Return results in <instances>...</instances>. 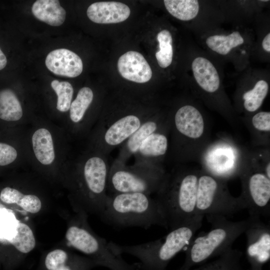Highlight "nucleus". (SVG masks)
Listing matches in <instances>:
<instances>
[{"label":"nucleus","mask_w":270,"mask_h":270,"mask_svg":"<svg viewBox=\"0 0 270 270\" xmlns=\"http://www.w3.org/2000/svg\"><path fill=\"white\" fill-rule=\"evenodd\" d=\"M32 11L38 20L52 26H60L66 19V10L58 0H36Z\"/></svg>","instance_id":"nucleus-20"},{"label":"nucleus","mask_w":270,"mask_h":270,"mask_svg":"<svg viewBox=\"0 0 270 270\" xmlns=\"http://www.w3.org/2000/svg\"><path fill=\"white\" fill-rule=\"evenodd\" d=\"M244 192L241 196L250 216H268L270 212V179L264 173L256 172L246 176Z\"/></svg>","instance_id":"nucleus-10"},{"label":"nucleus","mask_w":270,"mask_h":270,"mask_svg":"<svg viewBox=\"0 0 270 270\" xmlns=\"http://www.w3.org/2000/svg\"><path fill=\"white\" fill-rule=\"evenodd\" d=\"M164 3L171 15L183 21L195 18L200 10L199 2L196 0H164Z\"/></svg>","instance_id":"nucleus-25"},{"label":"nucleus","mask_w":270,"mask_h":270,"mask_svg":"<svg viewBox=\"0 0 270 270\" xmlns=\"http://www.w3.org/2000/svg\"><path fill=\"white\" fill-rule=\"evenodd\" d=\"M252 220L244 232L246 238V256L248 270H262L270 258V227L260 217L250 216Z\"/></svg>","instance_id":"nucleus-9"},{"label":"nucleus","mask_w":270,"mask_h":270,"mask_svg":"<svg viewBox=\"0 0 270 270\" xmlns=\"http://www.w3.org/2000/svg\"><path fill=\"white\" fill-rule=\"evenodd\" d=\"M244 42L240 32L234 31L228 35L214 34L208 37L206 40L207 46L213 52L226 55L232 50Z\"/></svg>","instance_id":"nucleus-23"},{"label":"nucleus","mask_w":270,"mask_h":270,"mask_svg":"<svg viewBox=\"0 0 270 270\" xmlns=\"http://www.w3.org/2000/svg\"><path fill=\"white\" fill-rule=\"evenodd\" d=\"M252 124L257 130L269 132L270 131V112H260L254 114L252 118Z\"/></svg>","instance_id":"nucleus-31"},{"label":"nucleus","mask_w":270,"mask_h":270,"mask_svg":"<svg viewBox=\"0 0 270 270\" xmlns=\"http://www.w3.org/2000/svg\"><path fill=\"white\" fill-rule=\"evenodd\" d=\"M165 177L159 166L113 162L110 168L107 190L111 194L140 192L150 195L158 190Z\"/></svg>","instance_id":"nucleus-7"},{"label":"nucleus","mask_w":270,"mask_h":270,"mask_svg":"<svg viewBox=\"0 0 270 270\" xmlns=\"http://www.w3.org/2000/svg\"><path fill=\"white\" fill-rule=\"evenodd\" d=\"M94 98V94L90 88L84 86L78 90L70 108V118L73 124L78 125L83 124L87 110Z\"/></svg>","instance_id":"nucleus-24"},{"label":"nucleus","mask_w":270,"mask_h":270,"mask_svg":"<svg viewBox=\"0 0 270 270\" xmlns=\"http://www.w3.org/2000/svg\"><path fill=\"white\" fill-rule=\"evenodd\" d=\"M99 217L104 222L116 228L148 229L158 226L168 229L156 200L144 193L108 194L104 208Z\"/></svg>","instance_id":"nucleus-3"},{"label":"nucleus","mask_w":270,"mask_h":270,"mask_svg":"<svg viewBox=\"0 0 270 270\" xmlns=\"http://www.w3.org/2000/svg\"><path fill=\"white\" fill-rule=\"evenodd\" d=\"M70 180V200L75 213L99 216L108 196L107 156L95 151L86 158Z\"/></svg>","instance_id":"nucleus-1"},{"label":"nucleus","mask_w":270,"mask_h":270,"mask_svg":"<svg viewBox=\"0 0 270 270\" xmlns=\"http://www.w3.org/2000/svg\"><path fill=\"white\" fill-rule=\"evenodd\" d=\"M198 178V174L194 173L178 172L166 176L155 199L168 229L181 226L200 216L196 214Z\"/></svg>","instance_id":"nucleus-5"},{"label":"nucleus","mask_w":270,"mask_h":270,"mask_svg":"<svg viewBox=\"0 0 270 270\" xmlns=\"http://www.w3.org/2000/svg\"><path fill=\"white\" fill-rule=\"evenodd\" d=\"M223 184L210 175L198 176L196 193V214H218L224 216L236 214L246 206L242 197L234 198Z\"/></svg>","instance_id":"nucleus-8"},{"label":"nucleus","mask_w":270,"mask_h":270,"mask_svg":"<svg viewBox=\"0 0 270 270\" xmlns=\"http://www.w3.org/2000/svg\"><path fill=\"white\" fill-rule=\"evenodd\" d=\"M262 47L267 52H270V34L268 32L263 38Z\"/></svg>","instance_id":"nucleus-32"},{"label":"nucleus","mask_w":270,"mask_h":270,"mask_svg":"<svg viewBox=\"0 0 270 270\" xmlns=\"http://www.w3.org/2000/svg\"><path fill=\"white\" fill-rule=\"evenodd\" d=\"M51 86L57 95V110L62 112L70 110L74 94V88L68 82H60L54 80L51 82Z\"/></svg>","instance_id":"nucleus-29"},{"label":"nucleus","mask_w":270,"mask_h":270,"mask_svg":"<svg viewBox=\"0 0 270 270\" xmlns=\"http://www.w3.org/2000/svg\"><path fill=\"white\" fill-rule=\"evenodd\" d=\"M242 253L232 248L210 263L188 270H242L240 260Z\"/></svg>","instance_id":"nucleus-26"},{"label":"nucleus","mask_w":270,"mask_h":270,"mask_svg":"<svg viewBox=\"0 0 270 270\" xmlns=\"http://www.w3.org/2000/svg\"><path fill=\"white\" fill-rule=\"evenodd\" d=\"M268 91V84L264 80H259L253 88L244 92L242 96L244 106L249 112L258 110L262 106Z\"/></svg>","instance_id":"nucleus-27"},{"label":"nucleus","mask_w":270,"mask_h":270,"mask_svg":"<svg viewBox=\"0 0 270 270\" xmlns=\"http://www.w3.org/2000/svg\"><path fill=\"white\" fill-rule=\"evenodd\" d=\"M7 64L6 56L0 48V70L5 68Z\"/></svg>","instance_id":"nucleus-33"},{"label":"nucleus","mask_w":270,"mask_h":270,"mask_svg":"<svg viewBox=\"0 0 270 270\" xmlns=\"http://www.w3.org/2000/svg\"><path fill=\"white\" fill-rule=\"evenodd\" d=\"M21 104L14 91L9 88L0 90V119L6 122H14L22 116Z\"/></svg>","instance_id":"nucleus-22"},{"label":"nucleus","mask_w":270,"mask_h":270,"mask_svg":"<svg viewBox=\"0 0 270 270\" xmlns=\"http://www.w3.org/2000/svg\"></svg>","instance_id":"nucleus-35"},{"label":"nucleus","mask_w":270,"mask_h":270,"mask_svg":"<svg viewBox=\"0 0 270 270\" xmlns=\"http://www.w3.org/2000/svg\"><path fill=\"white\" fill-rule=\"evenodd\" d=\"M174 125L180 134L189 138H198L204 131V121L199 110L191 105L180 108L174 116Z\"/></svg>","instance_id":"nucleus-15"},{"label":"nucleus","mask_w":270,"mask_h":270,"mask_svg":"<svg viewBox=\"0 0 270 270\" xmlns=\"http://www.w3.org/2000/svg\"><path fill=\"white\" fill-rule=\"evenodd\" d=\"M88 218L86 214L79 212L68 218L64 245L82 252L98 266L110 270H136L134 264L126 262L122 255L115 254L108 242L92 230Z\"/></svg>","instance_id":"nucleus-6"},{"label":"nucleus","mask_w":270,"mask_h":270,"mask_svg":"<svg viewBox=\"0 0 270 270\" xmlns=\"http://www.w3.org/2000/svg\"><path fill=\"white\" fill-rule=\"evenodd\" d=\"M32 144L34 156L42 164L46 166L53 163L55 159L53 138L47 128L37 129L32 136Z\"/></svg>","instance_id":"nucleus-21"},{"label":"nucleus","mask_w":270,"mask_h":270,"mask_svg":"<svg viewBox=\"0 0 270 270\" xmlns=\"http://www.w3.org/2000/svg\"><path fill=\"white\" fill-rule=\"evenodd\" d=\"M118 68L125 79L142 84L148 82L152 70L148 62L140 53L133 50L122 55L118 62Z\"/></svg>","instance_id":"nucleus-13"},{"label":"nucleus","mask_w":270,"mask_h":270,"mask_svg":"<svg viewBox=\"0 0 270 270\" xmlns=\"http://www.w3.org/2000/svg\"><path fill=\"white\" fill-rule=\"evenodd\" d=\"M130 10L126 4L117 2H100L90 4L86 14L92 22L101 24H116L126 20Z\"/></svg>","instance_id":"nucleus-14"},{"label":"nucleus","mask_w":270,"mask_h":270,"mask_svg":"<svg viewBox=\"0 0 270 270\" xmlns=\"http://www.w3.org/2000/svg\"><path fill=\"white\" fill-rule=\"evenodd\" d=\"M161 122L156 118L150 116L120 146L119 153L114 162L126 164L130 157L136 153L143 141L161 128Z\"/></svg>","instance_id":"nucleus-17"},{"label":"nucleus","mask_w":270,"mask_h":270,"mask_svg":"<svg viewBox=\"0 0 270 270\" xmlns=\"http://www.w3.org/2000/svg\"><path fill=\"white\" fill-rule=\"evenodd\" d=\"M97 264L65 246L52 248L42 256L36 270H91Z\"/></svg>","instance_id":"nucleus-11"},{"label":"nucleus","mask_w":270,"mask_h":270,"mask_svg":"<svg viewBox=\"0 0 270 270\" xmlns=\"http://www.w3.org/2000/svg\"><path fill=\"white\" fill-rule=\"evenodd\" d=\"M16 150L12 145L0 142V166H6L14 162L18 157Z\"/></svg>","instance_id":"nucleus-30"},{"label":"nucleus","mask_w":270,"mask_h":270,"mask_svg":"<svg viewBox=\"0 0 270 270\" xmlns=\"http://www.w3.org/2000/svg\"><path fill=\"white\" fill-rule=\"evenodd\" d=\"M212 228L192 239L184 249L186 258L178 270H188L214 256H220L232 248L234 242L250 224L252 217L232 222L218 214L206 215Z\"/></svg>","instance_id":"nucleus-4"},{"label":"nucleus","mask_w":270,"mask_h":270,"mask_svg":"<svg viewBox=\"0 0 270 270\" xmlns=\"http://www.w3.org/2000/svg\"><path fill=\"white\" fill-rule=\"evenodd\" d=\"M45 64L53 74L68 78H75L82 72L80 58L74 52L66 48L52 50L46 56Z\"/></svg>","instance_id":"nucleus-12"},{"label":"nucleus","mask_w":270,"mask_h":270,"mask_svg":"<svg viewBox=\"0 0 270 270\" xmlns=\"http://www.w3.org/2000/svg\"><path fill=\"white\" fill-rule=\"evenodd\" d=\"M194 77L198 86L208 92H216L220 88V78L216 67L206 58L198 56L192 64Z\"/></svg>","instance_id":"nucleus-19"},{"label":"nucleus","mask_w":270,"mask_h":270,"mask_svg":"<svg viewBox=\"0 0 270 270\" xmlns=\"http://www.w3.org/2000/svg\"><path fill=\"white\" fill-rule=\"evenodd\" d=\"M204 216H198L192 222L170 230L164 236L141 244L123 246L112 241L108 242L116 254L132 255L139 260L134 264L136 270H167L170 261L185 249L201 227Z\"/></svg>","instance_id":"nucleus-2"},{"label":"nucleus","mask_w":270,"mask_h":270,"mask_svg":"<svg viewBox=\"0 0 270 270\" xmlns=\"http://www.w3.org/2000/svg\"><path fill=\"white\" fill-rule=\"evenodd\" d=\"M0 200L6 204L15 205L22 214L36 215L42 210V199L34 194L24 193L9 186L2 188L0 192Z\"/></svg>","instance_id":"nucleus-18"},{"label":"nucleus","mask_w":270,"mask_h":270,"mask_svg":"<svg viewBox=\"0 0 270 270\" xmlns=\"http://www.w3.org/2000/svg\"><path fill=\"white\" fill-rule=\"evenodd\" d=\"M265 175L270 179V163L268 162L266 166L265 172L264 173Z\"/></svg>","instance_id":"nucleus-34"},{"label":"nucleus","mask_w":270,"mask_h":270,"mask_svg":"<svg viewBox=\"0 0 270 270\" xmlns=\"http://www.w3.org/2000/svg\"><path fill=\"white\" fill-rule=\"evenodd\" d=\"M159 50L156 53V58L159 66L163 68L170 66L172 60V38L171 33L163 30L157 35Z\"/></svg>","instance_id":"nucleus-28"},{"label":"nucleus","mask_w":270,"mask_h":270,"mask_svg":"<svg viewBox=\"0 0 270 270\" xmlns=\"http://www.w3.org/2000/svg\"><path fill=\"white\" fill-rule=\"evenodd\" d=\"M168 138L161 128L146 138L134 154V162L159 166L156 161L166 154Z\"/></svg>","instance_id":"nucleus-16"}]
</instances>
